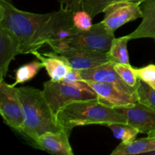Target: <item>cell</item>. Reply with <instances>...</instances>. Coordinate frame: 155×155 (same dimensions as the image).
<instances>
[{
  "label": "cell",
  "instance_id": "603a6c76",
  "mask_svg": "<svg viewBox=\"0 0 155 155\" xmlns=\"http://www.w3.org/2000/svg\"><path fill=\"white\" fill-rule=\"evenodd\" d=\"M61 81L68 83V84L73 85L74 86H77L80 89H84V90L89 91L91 92H95V91L92 89L89 83L82 78L81 75H80V71L78 70L73 69L71 67H70L68 74L64 77Z\"/></svg>",
  "mask_w": 155,
  "mask_h": 155
},
{
  "label": "cell",
  "instance_id": "484cf974",
  "mask_svg": "<svg viewBox=\"0 0 155 155\" xmlns=\"http://www.w3.org/2000/svg\"><path fill=\"white\" fill-rule=\"evenodd\" d=\"M83 0H59L60 8L74 12L82 10Z\"/></svg>",
  "mask_w": 155,
  "mask_h": 155
},
{
  "label": "cell",
  "instance_id": "30bf717a",
  "mask_svg": "<svg viewBox=\"0 0 155 155\" xmlns=\"http://www.w3.org/2000/svg\"><path fill=\"white\" fill-rule=\"evenodd\" d=\"M56 54L68 66L78 71L95 68L111 61L108 52L98 53L71 48L61 54L56 52Z\"/></svg>",
  "mask_w": 155,
  "mask_h": 155
},
{
  "label": "cell",
  "instance_id": "e0dca14e",
  "mask_svg": "<svg viewBox=\"0 0 155 155\" xmlns=\"http://www.w3.org/2000/svg\"><path fill=\"white\" fill-rule=\"evenodd\" d=\"M131 39L128 35L119 38H114L108 51L111 61L116 64L131 65L129 58L127 43Z\"/></svg>",
  "mask_w": 155,
  "mask_h": 155
},
{
  "label": "cell",
  "instance_id": "8fae6325",
  "mask_svg": "<svg viewBox=\"0 0 155 155\" xmlns=\"http://www.w3.org/2000/svg\"><path fill=\"white\" fill-rule=\"evenodd\" d=\"M95 91L101 102L113 107L127 106L138 101L137 95L122 92L110 83L96 81H86Z\"/></svg>",
  "mask_w": 155,
  "mask_h": 155
},
{
  "label": "cell",
  "instance_id": "7a4b0ae2",
  "mask_svg": "<svg viewBox=\"0 0 155 155\" xmlns=\"http://www.w3.org/2000/svg\"><path fill=\"white\" fill-rule=\"evenodd\" d=\"M18 89L25 117L24 126L19 133L36 144L38 138L44 133L64 130L42 90L30 86L20 87Z\"/></svg>",
  "mask_w": 155,
  "mask_h": 155
},
{
  "label": "cell",
  "instance_id": "7402d4cb",
  "mask_svg": "<svg viewBox=\"0 0 155 155\" xmlns=\"http://www.w3.org/2000/svg\"><path fill=\"white\" fill-rule=\"evenodd\" d=\"M114 68L121 79L128 86L136 89L139 85V79L136 75L135 68L132 65L114 63Z\"/></svg>",
  "mask_w": 155,
  "mask_h": 155
},
{
  "label": "cell",
  "instance_id": "5b68a950",
  "mask_svg": "<svg viewBox=\"0 0 155 155\" xmlns=\"http://www.w3.org/2000/svg\"><path fill=\"white\" fill-rule=\"evenodd\" d=\"M42 92L56 117L58 113L70 103L98 98L95 92L84 90L63 81L51 80L44 83Z\"/></svg>",
  "mask_w": 155,
  "mask_h": 155
},
{
  "label": "cell",
  "instance_id": "44dd1931",
  "mask_svg": "<svg viewBox=\"0 0 155 155\" xmlns=\"http://www.w3.org/2000/svg\"><path fill=\"white\" fill-rule=\"evenodd\" d=\"M136 90L139 102L155 109V89L148 83L139 79Z\"/></svg>",
  "mask_w": 155,
  "mask_h": 155
},
{
  "label": "cell",
  "instance_id": "4fadbf2b",
  "mask_svg": "<svg viewBox=\"0 0 155 155\" xmlns=\"http://www.w3.org/2000/svg\"><path fill=\"white\" fill-rule=\"evenodd\" d=\"M21 54L20 43L11 31L0 27V80L7 75L11 61Z\"/></svg>",
  "mask_w": 155,
  "mask_h": 155
},
{
  "label": "cell",
  "instance_id": "83f0119b",
  "mask_svg": "<svg viewBox=\"0 0 155 155\" xmlns=\"http://www.w3.org/2000/svg\"><path fill=\"white\" fill-rule=\"evenodd\" d=\"M155 136V133H153V134L150 135V136Z\"/></svg>",
  "mask_w": 155,
  "mask_h": 155
},
{
  "label": "cell",
  "instance_id": "8992f818",
  "mask_svg": "<svg viewBox=\"0 0 155 155\" xmlns=\"http://www.w3.org/2000/svg\"><path fill=\"white\" fill-rule=\"evenodd\" d=\"M0 114L8 127L20 132L25 117L18 88L0 80Z\"/></svg>",
  "mask_w": 155,
  "mask_h": 155
},
{
  "label": "cell",
  "instance_id": "ba28073f",
  "mask_svg": "<svg viewBox=\"0 0 155 155\" xmlns=\"http://www.w3.org/2000/svg\"><path fill=\"white\" fill-rule=\"evenodd\" d=\"M114 108L124 115L127 124L137 129L139 133L150 136L155 133V109L139 101Z\"/></svg>",
  "mask_w": 155,
  "mask_h": 155
},
{
  "label": "cell",
  "instance_id": "277c9868",
  "mask_svg": "<svg viewBox=\"0 0 155 155\" xmlns=\"http://www.w3.org/2000/svg\"><path fill=\"white\" fill-rule=\"evenodd\" d=\"M115 38L114 33L107 30L102 22L92 25L90 30H80L76 28L75 32L68 39L70 49L83 50L98 53H107Z\"/></svg>",
  "mask_w": 155,
  "mask_h": 155
},
{
  "label": "cell",
  "instance_id": "5bb4252c",
  "mask_svg": "<svg viewBox=\"0 0 155 155\" xmlns=\"http://www.w3.org/2000/svg\"><path fill=\"white\" fill-rule=\"evenodd\" d=\"M142 21L130 34L131 40L142 38H152L155 40V0H145L140 5Z\"/></svg>",
  "mask_w": 155,
  "mask_h": 155
},
{
  "label": "cell",
  "instance_id": "3957f363",
  "mask_svg": "<svg viewBox=\"0 0 155 155\" xmlns=\"http://www.w3.org/2000/svg\"><path fill=\"white\" fill-rule=\"evenodd\" d=\"M57 120L62 128L69 132L77 127L91 124H127L124 115L98 98L76 101L67 104L58 113Z\"/></svg>",
  "mask_w": 155,
  "mask_h": 155
},
{
  "label": "cell",
  "instance_id": "7c38bea8",
  "mask_svg": "<svg viewBox=\"0 0 155 155\" xmlns=\"http://www.w3.org/2000/svg\"><path fill=\"white\" fill-rule=\"evenodd\" d=\"M70 132L62 130L59 132H48L38 138L35 145L40 149L51 154L58 155H74L69 142Z\"/></svg>",
  "mask_w": 155,
  "mask_h": 155
},
{
  "label": "cell",
  "instance_id": "2e32d148",
  "mask_svg": "<svg viewBox=\"0 0 155 155\" xmlns=\"http://www.w3.org/2000/svg\"><path fill=\"white\" fill-rule=\"evenodd\" d=\"M155 151V136L134 140L130 143L121 142L111 152V155L139 154Z\"/></svg>",
  "mask_w": 155,
  "mask_h": 155
},
{
  "label": "cell",
  "instance_id": "cb8c5ba5",
  "mask_svg": "<svg viewBox=\"0 0 155 155\" xmlns=\"http://www.w3.org/2000/svg\"><path fill=\"white\" fill-rule=\"evenodd\" d=\"M73 21L76 28L80 30H89L92 27V17L84 10H80L74 12Z\"/></svg>",
  "mask_w": 155,
  "mask_h": 155
},
{
  "label": "cell",
  "instance_id": "ffe728a7",
  "mask_svg": "<svg viewBox=\"0 0 155 155\" xmlns=\"http://www.w3.org/2000/svg\"><path fill=\"white\" fill-rule=\"evenodd\" d=\"M145 0H83L82 9L87 12L92 18L103 13L109 5L120 2H141Z\"/></svg>",
  "mask_w": 155,
  "mask_h": 155
},
{
  "label": "cell",
  "instance_id": "9a60e30c",
  "mask_svg": "<svg viewBox=\"0 0 155 155\" xmlns=\"http://www.w3.org/2000/svg\"><path fill=\"white\" fill-rule=\"evenodd\" d=\"M32 54L42 61L51 80L61 81L69 71L70 67L63 60L59 58L54 51L42 54L35 51Z\"/></svg>",
  "mask_w": 155,
  "mask_h": 155
},
{
  "label": "cell",
  "instance_id": "d6986e66",
  "mask_svg": "<svg viewBox=\"0 0 155 155\" xmlns=\"http://www.w3.org/2000/svg\"><path fill=\"white\" fill-rule=\"evenodd\" d=\"M42 68H44V65L42 61H36L20 67L15 72V82L12 84V86H15L20 83H24L28 80H30L38 74V72Z\"/></svg>",
  "mask_w": 155,
  "mask_h": 155
},
{
  "label": "cell",
  "instance_id": "52a82bcc",
  "mask_svg": "<svg viewBox=\"0 0 155 155\" xmlns=\"http://www.w3.org/2000/svg\"><path fill=\"white\" fill-rule=\"evenodd\" d=\"M141 2H120L109 5L104 10L101 22L107 30L114 33L118 28L130 21L142 18Z\"/></svg>",
  "mask_w": 155,
  "mask_h": 155
},
{
  "label": "cell",
  "instance_id": "6da1fadb",
  "mask_svg": "<svg viewBox=\"0 0 155 155\" xmlns=\"http://www.w3.org/2000/svg\"><path fill=\"white\" fill-rule=\"evenodd\" d=\"M53 14L24 12L8 0H0V27L16 36L21 54H32L45 45L47 27Z\"/></svg>",
  "mask_w": 155,
  "mask_h": 155
},
{
  "label": "cell",
  "instance_id": "4316f807",
  "mask_svg": "<svg viewBox=\"0 0 155 155\" xmlns=\"http://www.w3.org/2000/svg\"><path fill=\"white\" fill-rule=\"evenodd\" d=\"M149 83L150 85H151V86H152L153 88H154V89H155V81H153V82H151V83Z\"/></svg>",
  "mask_w": 155,
  "mask_h": 155
},
{
  "label": "cell",
  "instance_id": "9c48e42d",
  "mask_svg": "<svg viewBox=\"0 0 155 155\" xmlns=\"http://www.w3.org/2000/svg\"><path fill=\"white\" fill-rule=\"evenodd\" d=\"M80 71L82 78L86 81H96L110 83L114 85L122 92L130 95H136L135 88L128 86L121 79L114 68V63L109 61L100 66Z\"/></svg>",
  "mask_w": 155,
  "mask_h": 155
},
{
  "label": "cell",
  "instance_id": "d4e9b609",
  "mask_svg": "<svg viewBox=\"0 0 155 155\" xmlns=\"http://www.w3.org/2000/svg\"><path fill=\"white\" fill-rule=\"evenodd\" d=\"M135 71L139 79L147 82L155 81V64H148L141 68H135Z\"/></svg>",
  "mask_w": 155,
  "mask_h": 155
},
{
  "label": "cell",
  "instance_id": "ac0fdd59",
  "mask_svg": "<svg viewBox=\"0 0 155 155\" xmlns=\"http://www.w3.org/2000/svg\"><path fill=\"white\" fill-rule=\"evenodd\" d=\"M107 127L112 131L116 139H120L121 142L130 143L136 140V136L139 133V130L128 124L114 123L107 124Z\"/></svg>",
  "mask_w": 155,
  "mask_h": 155
}]
</instances>
